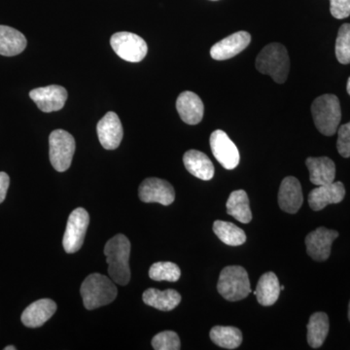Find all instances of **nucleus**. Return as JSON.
<instances>
[{"label": "nucleus", "mask_w": 350, "mask_h": 350, "mask_svg": "<svg viewBox=\"0 0 350 350\" xmlns=\"http://www.w3.org/2000/svg\"><path fill=\"white\" fill-rule=\"evenodd\" d=\"M105 255L110 278L117 284L125 286L131 280L130 241L124 234H116L105 244Z\"/></svg>", "instance_id": "nucleus-1"}, {"label": "nucleus", "mask_w": 350, "mask_h": 350, "mask_svg": "<svg viewBox=\"0 0 350 350\" xmlns=\"http://www.w3.org/2000/svg\"><path fill=\"white\" fill-rule=\"evenodd\" d=\"M80 293L85 308L92 310L112 303L116 299L118 290L108 276L92 273L83 282Z\"/></svg>", "instance_id": "nucleus-2"}, {"label": "nucleus", "mask_w": 350, "mask_h": 350, "mask_svg": "<svg viewBox=\"0 0 350 350\" xmlns=\"http://www.w3.org/2000/svg\"><path fill=\"white\" fill-rule=\"evenodd\" d=\"M256 68L262 75H269L278 84L286 82L290 59L286 48L280 43H271L259 53Z\"/></svg>", "instance_id": "nucleus-3"}, {"label": "nucleus", "mask_w": 350, "mask_h": 350, "mask_svg": "<svg viewBox=\"0 0 350 350\" xmlns=\"http://www.w3.org/2000/svg\"><path fill=\"white\" fill-rule=\"evenodd\" d=\"M312 114L315 126L322 135L326 137L335 135L342 120V109L338 96L326 94L315 98L312 105Z\"/></svg>", "instance_id": "nucleus-4"}, {"label": "nucleus", "mask_w": 350, "mask_h": 350, "mask_svg": "<svg viewBox=\"0 0 350 350\" xmlns=\"http://www.w3.org/2000/svg\"><path fill=\"white\" fill-rule=\"evenodd\" d=\"M217 290L227 301L243 300L251 292L247 271L241 266L226 267L219 276Z\"/></svg>", "instance_id": "nucleus-5"}, {"label": "nucleus", "mask_w": 350, "mask_h": 350, "mask_svg": "<svg viewBox=\"0 0 350 350\" xmlns=\"http://www.w3.org/2000/svg\"><path fill=\"white\" fill-rule=\"evenodd\" d=\"M50 161L57 172H64L70 167L75 155V137L64 130H56L49 137Z\"/></svg>", "instance_id": "nucleus-6"}, {"label": "nucleus", "mask_w": 350, "mask_h": 350, "mask_svg": "<svg viewBox=\"0 0 350 350\" xmlns=\"http://www.w3.org/2000/svg\"><path fill=\"white\" fill-rule=\"evenodd\" d=\"M110 44L121 59L130 63H139L148 52L144 39L131 32H116L111 36Z\"/></svg>", "instance_id": "nucleus-7"}, {"label": "nucleus", "mask_w": 350, "mask_h": 350, "mask_svg": "<svg viewBox=\"0 0 350 350\" xmlns=\"http://www.w3.org/2000/svg\"><path fill=\"white\" fill-rule=\"evenodd\" d=\"M90 224L89 213L85 208L78 207L69 215L64 232L63 244L66 253H75L82 247Z\"/></svg>", "instance_id": "nucleus-8"}, {"label": "nucleus", "mask_w": 350, "mask_h": 350, "mask_svg": "<svg viewBox=\"0 0 350 350\" xmlns=\"http://www.w3.org/2000/svg\"><path fill=\"white\" fill-rule=\"evenodd\" d=\"M211 148L213 156L226 170H234L239 163V152L236 144L225 131H214L211 135Z\"/></svg>", "instance_id": "nucleus-9"}, {"label": "nucleus", "mask_w": 350, "mask_h": 350, "mask_svg": "<svg viewBox=\"0 0 350 350\" xmlns=\"http://www.w3.org/2000/svg\"><path fill=\"white\" fill-rule=\"evenodd\" d=\"M138 196L144 202L147 204L157 202L163 206H170L175 200L174 189L172 184L167 180L155 178V177L145 179L140 184Z\"/></svg>", "instance_id": "nucleus-10"}, {"label": "nucleus", "mask_w": 350, "mask_h": 350, "mask_svg": "<svg viewBox=\"0 0 350 350\" xmlns=\"http://www.w3.org/2000/svg\"><path fill=\"white\" fill-rule=\"evenodd\" d=\"M338 232L320 227L306 238V252L315 261H326L331 255L332 244L337 239Z\"/></svg>", "instance_id": "nucleus-11"}, {"label": "nucleus", "mask_w": 350, "mask_h": 350, "mask_svg": "<svg viewBox=\"0 0 350 350\" xmlns=\"http://www.w3.org/2000/svg\"><path fill=\"white\" fill-rule=\"evenodd\" d=\"M29 96L41 111L50 113L59 111L64 107L68 100V92L64 87L51 85L32 90Z\"/></svg>", "instance_id": "nucleus-12"}, {"label": "nucleus", "mask_w": 350, "mask_h": 350, "mask_svg": "<svg viewBox=\"0 0 350 350\" xmlns=\"http://www.w3.org/2000/svg\"><path fill=\"white\" fill-rule=\"evenodd\" d=\"M251 36L247 31H238L214 44L211 49V56L216 61H226L236 57L248 47Z\"/></svg>", "instance_id": "nucleus-13"}, {"label": "nucleus", "mask_w": 350, "mask_h": 350, "mask_svg": "<svg viewBox=\"0 0 350 350\" xmlns=\"http://www.w3.org/2000/svg\"><path fill=\"white\" fill-rule=\"evenodd\" d=\"M98 137L100 144L107 150H114L118 148L124 131L118 115L114 112H108L98 123L96 126Z\"/></svg>", "instance_id": "nucleus-14"}, {"label": "nucleus", "mask_w": 350, "mask_h": 350, "mask_svg": "<svg viewBox=\"0 0 350 350\" xmlns=\"http://www.w3.org/2000/svg\"><path fill=\"white\" fill-rule=\"evenodd\" d=\"M345 188L340 181L332 182L313 189L308 195V204L314 211H320L329 204H338L345 199Z\"/></svg>", "instance_id": "nucleus-15"}, {"label": "nucleus", "mask_w": 350, "mask_h": 350, "mask_svg": "<svg viewBox=\"0 0 350 350\" xmlns=\"http://www.w3.org/2000/svg\"><path fill=\"white\" fill-rule=\"evenodd\" d=\"M303 191L300 181L294 176L285 177L278 192V204L285 213H298L303 204Z\"/></svg>", "instance_id": "nucleus-16"}, {"label": "nucleus", "mask_w": 350, "mask_h": 350, "mask_svg": "<svg viewBox=\"0 0 350 350\" xmlns=\"http://www.w3.org/2000/svg\"><path fill=\"white\" fill-rule=\"evenodd\" d=\"M176 108L182 121L188 125H197L204 118V103L193 92L186 91L179 94Z\"/></svg>", "instance_id": "nucleus-17"}, {"label": "nucleus", "mask_w": 350, "mask_h": 350, "mask_svg": "<svg viewBox=\"0 0 350 350\" xmlns=\"http://www.w3.org/2000/svg\"><path fill=\"white\" fill-rule=\"evenodd\" d=\"M57 304L51 299H41L27 306L23 312V324L29 328H38L55 314Z\"/></svg>", "instance_id": "nucleus-18"}, {"label": "nucleus", "mask_w": 350, "mask_h": 350, "mask_svg": "<svg viewBox=\"0 0 350 350\" xmlns=\"http://www.w3.org/2000/svg\"><path fill=\"white\" fill-rule=\"evenodd\" d=\"M306 165L310 172V180L314 185H326L335 181L336 165L328 157H310Z\"/></svg>", "instance_id": "nucleus-19"}, {"label": "nucleus", "mask_w": 350, "mask_h": 350, "mask_svg": "<svg viewBox=\"0 0 350 350\" xmlns=\"http://www.w3.org/2000/svg\"><path fill=\"white\" fill-rule=\"evenodd\" d=\"M183 163L186 170L191 174L202 179V180L208 181L213 178L214 165L211 159L198 150H189L184 154Z\"/></svg>", "instance_id": "nucleus-20"}, {"label": "nucleus", "mask_w": 350, "mask_h": 350, "mask_svg": "<svg viewBox=\"0 0 350 350\" xmlns=\"http://www.w3.org/2000/svg\"><path fill=\"white\" fill-rule=\"evenodd\" d=\"M142 299L147 306L163 312H170L180 304L181 295L174 289L160 291L155 288H149L142 295Z\"/></svg>", "instance_id": "nucleus-21"}, {"label": "nucleus", "mask_w": 350, "mask_h": 350, "mask_svg": "<svg viewBox=\"0 0 350 350\" xmlns=\"http://www.w3.org/2000/svg\"><path fill=\"white\" fill-rule=\"evenodd\" d=\"M27 44V38L22 32L7 25H0V55L1 56H17L24 52Z\"/></svg>", "instance_id": "nucleus-22"}, {"label": "nucleus", "mask_w": 350, "mask_h": 350, "mask_svg": "<svg viewBox=\"0 0 350 350\" xmlns=\"http://www.w3.org/2000/svg\"><path fill=\"white\" fill-rule=\"evenodd\" d=\"M280 294V284L278 276L273 271L264 273L258 282L256 291L258 303L264 306L275 305Z\"/></svg>", "instance_id": "nucleus-23"}, {"label": "nucleus", "mask_w": 350, "mask_h": 350, "mask_svg": "<svg viewBox=\"0 0 350 350\" xmlns=\"http://www.w3.org/2000/svg\"><path fill=\"white\" fill-rule=\"evenodd\" d=\"M328 315L324 312L313 313L308 326V342L312 349H319L325 342L329 333Z\"/></svg>", "instance_id": "nucleus-24"}, {"label": "nucleus", "mask_w": 350, "mask_h": 350, "mask_svg": "<svg viewBox=\"0 0 350 350\" xmlns=\"http://www.w3.org/2000/svg\"><path fill=\"white\" fill-rule=\"evenodd\" d=\"M227 213L236 220L243 224H247L252 220V213L250 206V199L245 191H234L228 199Z\"/></svg>", "instance_id": "nucleus-25"}, {"label": "nucleus", "mask_w": 350, "mask_h": 350, "mask_svg": "<svg viewBox=\"0 0 350 350\" xmlns=\"http://www.w3.org/2000/svg\"><path fill=\"white\" fill-rule=\"evenodd\" d=\"M211 340L226 349H236L243 342V334L239 329L231 326H215L209 333Z\"/></svg>", "instance_id": "nucleus-26"}, {"label": "nucleus", "mask_w": 350, "mask_h": 350, "mask_svg": "<svg viewBox=\"0 0 350 350\" xmlns=\"http://www.w3.org/2000/svg\"><path fill=\"white\" fill-rule=\"evenodd\" d=\"M213 232L218 239L227 245L239 246L246 241L245 232L232 223L215 221L213 224Z\"/></svg>", "instance_id": "nucleus-27"}, {"label": "nucleus", "mask_w": 350, "mask_h": 350, "mask_svg": "<svg viewBox=\"0 0 350 350\" xmlns=\"http://www.w3.org/2000/svg\"><path fill=\"white\" fill-rule=\"evenodd\" d=\"M180 275V269L172 262H155L149 269V276L155 282H176Z\"/></svg>", "instance_id": "nucleus-28"}, {"label": "nucleus", "mask_w": 350, "mask_h": 350, "mask_svg": "<svg viewBox=\"0 0 350 350\" xmlns=\"http://www.w3.org/2000/svg\"><path fill=\"white\" fill-rule=\"evenodd\" d=\"M336 57L338 63L350 64V24L342 25L336 40Z\"/></svg>", "instance_id": "nucleus-29"}, {"label": "nucleus", "mask_w": 350, "mask_h": 350, "mask_svg": "<svg viewBox=\"0 0 350 350\" xmlns=\"http://www.w3.org/2000/svg\"><path fill=\"white\" fill-rule=\"evenodd\" d=\"M180 345V338L174 331L157 334L152 340V347L156 350H179Z\"/></svg>", "instance_id": "nucleus-30"}, {"label": "nucleus", "mask_w": 350, "mask_h": 350, "mask_svg": "<svg viewBox=\"0 0 350 350\" xmlns=\"http://www.w3.org/2000/svg\"><path fill=\"white\" fill-rule=\"evenodd\" d=\"M337 149L344 158H350V122L338 130Z\"/></svg>", "instance_id": "nucleus-31"}, {"label": "nucleus", "mask_w": 350, "mask_h": 350, "mask_svg": "<svg viewBox=\"0 0 350 350\" xmlns=\"http://www.w3.org/2000/svg\"><path fill=\"white\" fill-rule=\"evenodd\" d=\"M332 16L336 19L342 20L350 16V0H330Z\"/></svg>", "instance_id": "nucleus-32"}, {"label": "nucleus", "mask_w": 350, "mask_h": 350, "mask_svg": "<svg viewBox=\"0 0 350 350\" xmlns=\"http://www.w3.org/2000/svg\"><path fill=\"white\" fill-rule=\"evenodd\" d=\"M9 184H10L9 175L6 172H0V204L5 200Z\"/></svg>", "instance_id": "nucleus-33"}, {"label": "nucleus", "mask_w": 350, "mask_h": 350, "mask_svg": "<svg viewBox=\"0 0 350 350\" xmlns=\"http://www.w3.org/2000/svg\"><path fill=\"white\" fill-rule=\"evenodd\" d=\"M347 93H349V94L350 96V77L349 78V81H347Z\"/></svg>", "instance_id": "nucleus-34"}, {"label": "nucleus", "mask_w": 350, "mask_h": 350, "mask_svg": "<svg viewBox=\"0 0 350 350\" xmlns=\"http://www.w3.org/2000/svg\"><path fill=\"white\" fill-rule=\"evenodd\" d=\"M17 349H16L15 347H14V345H9V347H6L5 349H4V350H16Z\"/></svg>", "instance_id": "nucleus-35"}, {"label": "nucleus", "mask_w": 350, "mask_h": 350, "mask_svg": "<svg viewBox=\"0 0 350 350\" xmlns=\"http://www.w3.org/2000/svg\"><path fill=\"white\" fill-rule=\"evenodd\" d=\"M349 319L350 321V303H349Z\"/></svg>", "instance_id": "nucleus-36"}, {"label": "nucleus", "mask_w": 350, "mask_h": 350, "mask_svg": "<svg viewBox=\"0 0 350 350\" xmlns=\"http://www.w3.org/2000/svg\"><path fill=\"white\" fill-rule=\"evenodd\" d=\"M284 289H285L284 286H280V290H284Z\"/></svg>", "instance_id": "nucleus-37"}, {"label": "nucleus", "mask_w": 350, "mask_h": 350, "mask_svg": "<svg viewBox=\"0 0 350 350\" xmlns=\"http://www.w3.org/2000/svg\"><path fill=\"white\" fill-rule=\"evenodd\" d=\"M211 1H217V0H211Z\"/></svg>", "instance_id": "nucleus-38"}]
</instances>
